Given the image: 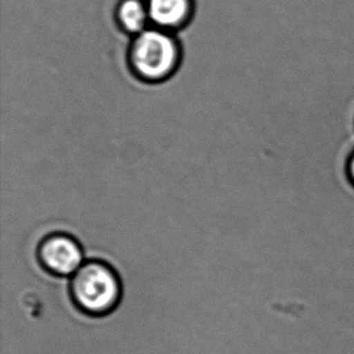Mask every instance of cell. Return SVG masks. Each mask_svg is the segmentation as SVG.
<instances>
[{
    "label": "cell",
    "mask_w": 354,
    "mask_h": 354,
    "mask_svg": "<svg viewBox=\"0 0 354 354\" xmlns=\"http://www.w3.org/2000/svg\"><path fill=\"white\" fill-rule=\"evenodd\" d=\"M149 19L161 28H176L187 21L192 3L190 0H149Z\"/></svg>",
    "instance_id": "obj_4"
},
{
    "label": "cell",
    "mask_w": 354,
    "mask_h": 354,
    "mask_svg": "<svg viewBox=\"0 0 354 354\" xmlns=\"http://www.w3.org/2000/svg\"><path fill=\"white\" fill-rule=\"evenodd\" d=\"M119 21L124 30L138 35L145 30L148 22V8L140 0H124L118 11Z\"/></svg>",
    "instance_id": "obj_5"
},
{
    "label": "cell",
    "mask_w": 354,
    "mask_h": 354,
    "mask_svg": "<svg viewBox=\"0 0 354 354\" xmlns=\"http://www.w3.org/2000/svg\"><path fill=\"white\" fill-rule=\"evenodd\" d=\"M345 176L347 182L354 189V148L347 155L345 161Z\"/></svg>",
    "instance_id": "obj_6"
},
{
    "label": "cell",
    "mask_w": 354,
    "mask_h": 354,
    "mask_svg": "<svg viewBox=\"0 0 354 354\" xmlns=\"http://www.w3.org/2000/svg\"><path fill=\"white\" fill-rule=\"evenodd\" d=\"M179 48L169 34L161 29H145L134 39L129 59L137 77L158 82L172 75L179 64Z\"/></svg>",
    "instance_id": "obj_2"
},
{
    "label": "cell",
    "mask_w": 354,
    "mask_h": 354,
    "mask_svg": "<svg viewBox=\"0 0 354 354\" xmlns=\"http://www.w3.org/2000/svg\"><path fill=\"white\" fill-rule=\"evenodd\" d=\"M39 258L48 272L57 276H73L84 265L80 244L71 236L55 234L44 239Z\"/></svg>",
    "instance_id": "obj_3"
},
{
    "label": "cell",
    "mask_w": 354,
    "mask_h": 354,
    "mask_svg": "<svg viewBox=\"0 0 354 354\" xmlns=\"http://www.w3.org/2000/svg\"><path fill=\"white\" fill-rule=\"evenodd\" d=\"M71 295L80 311L106 316L121 299V283L115 271L102 261H87L72 276Z\"/></svg>",
    "instance_id": "obj_1"
}]
</instances>
